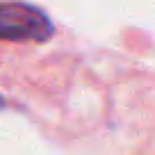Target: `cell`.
<instances>
[{
    "label": "cell",
    "mask_w": 155,
    "mask_h": 155,
    "mask_svg": "<svg viewBox=\"0 0 155 155\" xmlns=\"http://www.w3.org/2000/svg\"><path fill=\"white\" fill-rule=\"evenodd\" d=\"M48 18L41 12L23 5H12L5 7L0 14V37H14V39H44L50 37Z\"/></svg>",
    "instance_id": "cell-1"
}]
</instances>
